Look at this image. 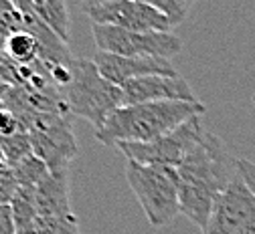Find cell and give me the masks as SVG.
<instances>
[{
    "instance_id": "cell-1",
    "label": "cell",
    "mask_w": 255,
    "mask_h": 234,
    "mask_svg": "<svg viewBox=\"0 0 255 234\" xmlns=\"http://www.w3.org/2000/svg\"><path fill=\"white\" fill-rule=\"evenodd\" d=\"M205 113L199 101H154L118 107L102 127L95 129V140L108 148L120 144H144L166 136L184 121Z\"/></svg>"
},
{
    "instance_id": "cell-2",
    "label": "cell",
    "mask_w": 255,
    "mask_h": 234,
    "mask_svg": "<svg viewBox=\"0 0 255 234\" xmlns=\"http://www.w3.org/2000/svg\"><path fill=\"white\" fill-rule=\"evenodd\" d=\"M71 81L63 89V99L71 115L89 121L95 129L124 105L122 87L108 81L89 59H73Z\"/></svg>"
},
{
    "instance_id": "cell-3",
    "label": "cell",
    "mask_w": 255,
    "mask_h": 234,
    "mask_svg": "<svg viewBox=\"0 0 255 234\" xmlns=\"http://www.w3.org/2000/svg\"><path fill=\"white\" fill-rule=\"evenodd\" d=\"M126 180L130 184L138 204L154 228L170 224L178 214V186L180 178L170 165H148L126 161Z\"/></svg>"
},
{
    "instance_id": "cell-4",
    "label": "cell",
    "mask_w": 255,
    "mask_h": 234,
    "mask_svg": "<svg viewBox=\"0 0 255 234\" xmlns=\"http://www.w3.org/2000/svg\"><path fill=\"white\" fill-rule=\"evenodd\" d=\"M176 172L180 182L203 186L217 196L239 176L237 159L227 154L223 142L211 131L203 133L199 144L188 152Z\"/></svg>"
},
{
    "instance_id": "cell-5",
    "label": "cell",
    "mask_w": 255,
    "mask_h": 234,
    "mask_svg": "<svg viewBox=\"0 0 255 234\" xmlns=\"http://www.w3.org/2000/svg\"><path fill=\"white\" fill-rule=\"evenodd\" d=\"M24 131L30 138L33 154L47 163L49 172L69 170L77 156L69 113H37L28 119Z\"/></svg>"
},
{
    "instance_id": "cell-6",
    "label": "cell",
    "mask_w": 255,
    "mask_h": 234,
    "mask_svg": "<svg viewBox=\"0 0 255 234\" xmlns=\"http://www.w3.org/2000/svg\"><path fill=\"white\" fill-rule=\"evenodd\" d=\"M91 35L98 51L122 57H156L170 61L184 47L182 39L172 32H138L120 26L91 24Z\"/></svg>"
},
{
    "instance_id": "cell-7",
    "label": "cell",
    "mask_w": 255,
    "mask_h": 234,
    "mask_svg": "<svg viewBox=\"0 0 255 234\" xmlns=\"http://www.w3.org/2000/svg\"><path fill=\"white\" fill-rule=\"evenodd\" d=\"M205 131L207 129L203 125V115H197L158 140L144 144H120L118 150L126 157V161L178 168L188 152L199 144Z\"/></svg>"
},
{
    "instance_id": "cell-8",
    "label": "cell",
    "mask_w": 255,
    "mask_h": 234,
    "mask_svg": "<svg viewBox=\"0 0 255 234\" xmlns=\"http://www.w3.org/2000/svg\"><path fill=\"white\" fill-rule=\"evenodd\" d=\"M91 24L120 26L126 30L138 32H172L170 20L140 0H114V2L98 4L85 8Z\"/></svg>"
},
{
    "instance_id": "cell-9",
    "label": "cell",
    "mask_w": 255,
    "mask_h": 234,
    "mask_svg": "<svg viewBox=\"0 0 255 234\" xmlns=\"http://www.w3.org/2000/svg\"><path fill=\"white\" fill-rule=\"evenodd\" d=\"M124 105L154 101H197L190 85L180 75H146L122 85Z\"/></svg>"
},
{
    "instance_id": "cell-10",
    "label": "cell",
    "mask_w": 255,
    "mask_h": 234,
    "mask_svg": "<svg viewBox=\"0 0 255 234\" xmlns=\"http://www.w3.org/2000/svg\"><path fill=\"white\" fill-rule=\"evenodd\" d=\"M98 67V71L112 83L124 85L132 79L146 77V75H178L168 59L156 57H122L114 53L98 51L91 59Z\"/></svg>"
},
{
    "instance_id": "cell-11",
    "label": "cell",
    "mask_w": 255,
    "mask_h": 234,
    "mask_svg": "<svg viewBox=\"0 0 255 234\" xmlns=\"http://www.w3.org/2000/svg\"><path fill=\"white\" fill-rule=\"evenodd\" d=\"M37 190V204H39V216L49 218H65L71 216V200H69V170L63 172H49Z\"/></svg>"
},
{
    "instance_id": "cell-12",
    "label": "cell",
    "mask_w": 255,
    "mask_h": 234,
    "mask_svg": "<svg viewBox=\"0 0 255 234\" xmlns=\"http://www.w3.org/2000/svg\"><path fill=\"white\" fill-rule=\"evenodd\" d=\"M10 210L16 226V234H35L39 222V204L37 190L28 186H18L10 200Z\"/></svg>"
},
{
    "instance_id": "cell-13",
    "label": "cell",
    "mask_w": 255,
    "mask_h": 234,
    "mask_svg": "<svg viewBox=\"0 0 255 234\" xmlns=\"http://www.w3.org/2000/svg\"><path fill=\"white\" fill-rule=\"evenodd\" d=\"M28 2L57 37L69 43V10L65 0H28Z\"/></svg>"
},
{
    "instance_id": "cell-14",
    "label": "cell",
    "mask_w": 255,
    "mask_h": 234,
    "mask_svg": "<svg viewBox=\"0 0 255 234\" xmlns=\"http://www.w3.org/2000/svg\"><path fill=\"white\" fill-rule=\"evenodd\" d=\"M2 53L20 67L35 65L39 61V43L28 30H18L4 41Z\"/></svg>"
},
{
    "instance_id": "cell-15",
    "label": "cell",
    "mask_w": 255,
    "mask_h": 234,
    "mask_svg": "<svg viewBox=\"0 0 255 234\" xmlns=\"http://www.w3.org/2000/svg\"><path fill=\"white\" fill-rule=\"evenodd\" d=\"M10 170L16 178V182H18V186H28V188L39 186V182L49 174L47 163L35 154H28L18 163L10 165Z\"/></svg>"
},
{
    "instance_id": "cell-16",
    "label": "cell",
    "mask_w": 255,
    "mask_h": 234,
    "mask_svg": "<svg viewBox=\"0 0 255 234\" xmlns=\"http://www.w3.org/2000/svg\"><path fill=\"white\" fill-rule=\"evenodd\" d=\"M18 30H24L20 8L14 0H0V51H2L4 41Z\"/></svg>"
},
{
    "instance_id": "cell-17",
    "label": "cell",
    "mask_w": 255,
    "mask_h": 234,
    "mask_svg": "<svg viewBox=\"0 0 255 234\" xmlns=\"http://www.w3.org/2000/svg\"><path fill=\"white\" fill-rule=\"evenodd\" d=\"M140 2L150 4V6L156 8L158 12H162V14L170 20L172 26H178V24L186 18L188 10L193 8L195 0H140Z\"/></svg>"
},
{
    "instance_id": "cell-18",
    "label": "cell",
    "mask_w": 255,
    "mask_h": 234,
    "mask_svg": "<svg viewBox=\"0 0 255 234\" xmlns=\"http://www.w3.org/2000/svg\"><path fill=\"white\" fill-rule=\"evenodd\" d=\"M0 148H2L10 165L18 163L28 154H33V146H30V138H28L26 131H20L10 138H0Z\"/></svg>"
},
{
    "instance_id": "cell-19",
    "label": "cell",
    "mask_w": 255,
    "mask_h": 234,
    "mask_svg": "<svg viewBox=\"0 0 255 234\" xmlns=\"http://www.w3.org/2000/svg\"><path fill=\"white\" fill-rule=\"evenodd\" d=\"M20 131H24V129H22L18 117L8 107H4V103H0V138H10Z\"/></svg>"
},
{
    "instance_id": "cell-20",
    "label": "cell",
    "mask_w": 255,
    "mask_h": 234,
    "mask_svg": "<svg viewBox=\"0 0 255 234\" xmlns=\"http://www.w3.org/2000/svg\"><path fill=\"white\" fill-rule=\"evenodd\" d=\"M237 170H239V176L243 178V182L255 194V161H251V159H237Z\"/></svg>"
},
{
    "instance_id": "cell-21",
    "label": "cell",
    "mask_w": 255,
    "mask_h": 234,
    "mask_svg": "<svg viewBox=\"0 0 255 234\" xmlns=\"http://www.w3.org/2000/svg\"><path fill=\"white\" fill-rule=\"evenodd\" d=\"M0 234H16L10 204H0Z\"/></svg>"
},
{
    "instance_id": "cell-22",
    "label": "cell",
    "mask_w": 255,
    "mask_h": 234,
    "mask_svg": "<svg viewBox=\"0 0 255 234\" xmlns=\"http://www.w3.org/2000/svg\"><path fill=\"white\" fill-rule=\"evenodd\" d=\"M59 234H81V230H79V222H77L75 214L65 216V218H61Z\"/></svg>"
},
{
    "instance_id": "cell-23",
    "label": "cell",
    "mask_w": 255,
    "mask_h": 234,
    "mask_svg": "<svg viewBox=\"0 0 255 234\" xmlns=\"http://www.w3.org/2000/svg\"><path fill=\"white\" fill-rule=\"evenodd\" d=\"M8 170H10V163H8V159H6L4 152H2V148H0V176L6 174Z\"/></svg>"
},
{
    "instance_id": "cell-24",
    "label": "cell",
    "mask_w": 255,
    "mask_h": 234,
    "mask_svg": "<svg viewBox=\"0 0 255 234\" xmlns=\"http://www.w3.org/2000/svg\"><path fill=\"white\" fill-rule=\"evenodd\" d=\"M106 2H114V0H85V8L98 6V4H106Z\"/></svg>"
},
{
    "instance_id": "cell-25",
    "label": "cell",
    "mask_w": 255,
    "mask_h": 234,
    "mask_svg": "<svg viewBox=\"0 0 255 234\" xmlns=\"http://www.w3.org/2000/svg\"><path fill=\"white\" fill-rule=\"evenodd\" d=\"M239 234H255V226H247V228H243Z\"/></svg>"
},
{
    "instance_id": "cell-26",
    "label": "cell",
    "mask_w": 255,
    "mask_h": 234,
    "mask_svg": "<svg viewBox=\"0 0 255 234\" xmlns=\"http://www.w3.org/2000/svg\"><path fill=\"white\" fill-rule=\"evenodd\" d=\"M253 105H255V95H253Z\"/></svg>"
},
{
    "instance_id": "cell-27",
    "label": "cell",
    "mask_w": 255,
    "mask_h": 234,
    "mask_svg": "<svg viewBox=\"0 0 255 234\" xmlns=\"http://www.w3.org/2000/svg\"><path fill=\"white\" fill-rule=\"evenodd\" d=\"M83 2H85V0H83Z\"/></svg>"
}]
</instances>
